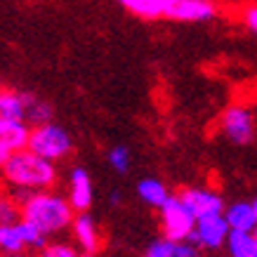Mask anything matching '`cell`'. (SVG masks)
I'll return each mask as SVG.
<instances>
[{
	"label": "cell",
	"mask_w": 257,
	"mask_h": 257,
	"mask_svg": "<svg viewBox=\"0 0 257 257\" xmlns=\"http://www.w3.org/2000/svg\"><path fill=\"white\" fill-rule=\"evenodd\" d=\"M19 208H22V219L33 222L47 236H57L71 229L73 217H76V210L71 205L69 196L57 194L52 189L26 194V198L19 201Z\"/></svg>",
	"instance_id": "6da1fadb"
},
{
	"label": "cell",
	"mask_w": 257,
	"mask_h": 257,
	"mask_svg": "<svg viewBox=\"0 0 257 257\" xmlns=\"http://www.w3.org/2000/svg\"><path fill=\"white\" fill-rule=\"evenodd\" d=\"M0 177L12 187V191H43L55 187L57 168L52 161L33 154L31 149H19L8 154Z\"/></svg>",
	"instance_id": "7a4b0ae2"
},
{
	"label": "cell",
	"mask_w": 257,
	"mask_h": 257,
	"mask_svg": "<svg viewBox=\"0 0 257 257\" xmlns=\"http://www.w3.org/2000/svg\"><path fill=\"white\" fill-rule=\"evenodd\" d=\"M26 149H31L33 154L57 163V161H64L73 151V140H71V135L64 130L62 125L50 120V123L43 125H33L31 133H29Z\"/></svg>",
	"instance_id": "3957f363"
},
{
	"label": "cell",
	"mask_w": 257,
	"mask_h": 257,
	"mask_svg": "<svg viewBox=\"0 0 257 257\" xmlns=\"http://www.w3.org/2000/svg\"><path fill=\"white\" fill-rule=\"evenodd\" d=\"M161 231L172 241H191L196 229V215L179 196H170L168 203L161 208Z\"/></svg>",
	"instance_id": "277c9868"
},
{
	"label": "cell",
	"mask_w": 257,
	"mask_h": 257,
	"mask_svg": "<svg viewBox=\"0 0 257 257\" xmlns=\"http://www.w3.org/2000/svg\"><path fill=\"white\" fill-rule=\"evenodd\" d=\"M229 234H231V226L226 222L224 212L205 215V217L196 219V229H194V236H191V243H196L198 248H205V250H217V248H222V245H226Z\"/></svg>",
	"instance_id": "5b68a950"
},
{
	"label": "cell",
	"mask_w": 257,
	"mask_h": 257,
	"mask_svg": "<svg viewBox=\"0 0 257 257\" xmlns=\"http://www.w3.org/2000/svg\"><path fill=\"white\" fill-rule=\"evenodd\" d=\"M219 127L224 133L226 140H231L234 144H250L255 140V118L250 113V109L234 104L222 113Z\"/></svg>",
	"instance_id": "8992f818"
},
{
	"label": "cell",
	"mask_w": 257,
	"mask_h": 257,
	"mask_svg": "<svg viewBox=\"0 0 257 257\" xmlns=\"http://www.w3.org/2000/svg\"><path fill=\"white\" fill-rule=\"evenodd\" d=\"M215 12L212 0H163V17L172 22H208Z\"/></svg>",
	"instance_id": "52a82bcc"
},
{
	"label": "cell",
	"mask_w": 257,
	"mask_h": 257,
	"mask_svg": "<svg viewBox=\"0 0 257 257\" xmlns=\"http://www.w3.org/2000/svg\"><path fill=\"white\" fill-rule=\"evenodd\" d=\"M94 191H92V177L85 168H71L69 172V201L76 212H87L92 205Z\"/></svg>",
	"instance_id": "ba28073f"
},
{
	"label": "cell",
	"mask_w": 257,
	"mask_h": 257,
	"mask_svg": "<svg viewBox=\"0 0 257 257\" xmlns=\"http://www.w3.org/2000/svg\"><path fill=\"white\" fill-rule=\"evenodd\" d=\"M179 198L189 205V210L194 212L196 217H205V215H217V212H224V201L222 196L210 191V189H196L189 187L184 189Z\"/></svg>",
	"instance_id": "9c48e42d"
},
{
	"label": "cell",
	"mask_w": 257,
	"mask_h": 257,
	"mask_svg": "<svg viewBox=\"0 0 257 257\" xmlns=\"http://www.w3.org/2000/svg\"><path fill=\"white\" fill-rule=\"evenodd\" d=\"M71 231H73V238H76V243H78V248L83 252H97V248H99V231H97V224L90 217V212H76Z\"/></svg>",
	"instance_id": "30bf717a"
},
{
	"label": "cell",
	"mask_w": 257,
	"mask_h": 257,
	"mask_svg": "<svg viewBox=\"0 0 257 257\" xmlns=\"http://www.w3.org/2000/svg\"><path fill=\"white\" fill-rule=\"evenodd\" d=\"M29 133H31V125L26 120L0 123V154H15L19 149H26Z\"/></svg>",
	"instance_id": "8fae6325"
},
{
	"label": "cell",
	"mask_w": 257,
	"mask_h": 257,
	"mask_svg": "<svg viewBox=\"0 0 257 257\" xmlns=\"http://www.w3.org/2000/svg\"><path fill=\"white\" fill-rule=\"evenodd\" d=\"M224 217L231 226V231H255L257 226V212L252 203L238 201L224 208Z\"/></svg>",
	"instance_id": "7c38bea8"
},
{
	"label": "cell",
	"mask_w": 257,
	"mask_h": 257,
	"mask_svg": "<svg viewBox=\"0 0 257 257\" xmlns=\"http://www.w3.org/2000/svg\"><path fill=\"white\" fill-rule=\"evenodd\" d=\"M137 196H140L142 203H147L149 208L161 210L165 203H168V198H170V191H168V187H165L161 179L144 177L137 182Z\"/></svg>",
	"instance_id": "4fadbf2b"
},
{
	"label": "cell",
	"mask_w": 257,
	"mask_h": 257,
	"mask_svg": "<svg viewBox=\"0 0 257 257\" xmlns=\"http://www.w3.org/2000/svg\"><path fill=\"white\" fill-rule=\"evenodd\" d=\"M52 104L36 97L33 92H24V120L31 125H43L52 120Z\"/></svg>",
	"instance_id": "5bb4252c"
},
{
	"label": "cell",
	"mask_w": 257,
	"mask_h": 257,
	"mask_svg": "<svg viewBox=\"0 0 257 257\" xmlns=\"http://www.w3.org/2000/svg\"><path fill=\"white\" fill-rule=\"evenodd\" d=\"M24 120V92L0 90V123Z\"/></svg>",
	"instance_id": "9a60e30c"
},
{
	"label": "cell",
	"mask_w": 257,
	"mask_h": 257,
	"mask_svg": "<svg viewBox=\"0 0 257 257\" xmlns=\"http://www.w3.org/2000/svg\"><path fill=\"white\" fill-rule=\"evenodd\" d=\"M226 250L231 257H257V234L255 231H231Z\"/></svg>",
	"instance_id": "2e32d148"
},
{
	"label": "cell",
	"mask_w": 257,
	"mask_h": 257,
	"mask_svg": "<svg viewBox=\"0 0 257 257\" xmlns=\"http://www.w3.org/2000/svg\"><path fill=\"white\" fill-rule=\"evenodd\" d=\"M26 241L22 236V229H19V222L15 224H3L0 226V252L8 255H17V252H26Z\"/></svg>",
	"instance_id": "e0dca14e"
},
{
	"label": "cell",
	"mask_w": 257,
	"mask_h": 257,
	"mask_svg": "<svg viewBox=\"0 0 257 257\" xmlns=\"http://www.w3.org/2000/svg\"><path fill=\"white\" fill-rule=\"evenodd\" d=\"M116 3L140 19H161L163 17V0H116Z\"/></svg>",
	"instance_id": "ac0fdd59"
},
{
	"label": "cell",
	"mask_w": 257,
	"mask_h": 257,
	"mask_svg": "<svg viewBox=\"0 0 257 257\" xmlns=\"http://www.w3.org/2000/svg\"><path fill=\"white\" fill-rule=\"evenodd\" d=\"M19 229H22V236H24V241H26V248L29 250H43L47 245V238H50V236H47L43 229H38L33 222H29V219H19Z\"/></svg>",
	"instance_id": "d6986e66"
},
{
	"label": "cell",
	"mask_w": 257,
	"mask_h": 257,
	"mask_svg": "<svg viewBox=\"0 0 257 257\" xmlns=\"http://www.w3.org/2000/svg\"><path fill=\"white\" fill-rule=\"evenodd\" d=\"M142 257H179V241H172L168 236H161L151 241Z\"/></svg>",
	"instance_id": "ffe728a7"
},
{
	"label": "cell",
	"mask_w": 257,
	"mask_h": 257,
	"mask_svg": "<svg viewBox=\"0 0 257 257\" xmlns=\"http://www.w3.org/2000/svg\"><path fill=\"white\" fill-rule=\"evenodd\" d=\"M22 219V208L15 196L0 191V226L3 224H15Z\"/></svg>",
	"instance_id": "44dd1931"
},
{
	"label": "cell",
	"mask_w": 257,
	"mask_h": 257,
	"mask_svg": "<svg viewBox=\"0 0 257 257\" xmlns=\"http://www.w3.org/2000/svg\"><path fill=\"white\" fill-rule=\"evenodd\" d=\"M106 161L118 175H125V172L130 170V163H133V156H130V149L123 147V144H116L113 149H109V154H106Z\"/></svg>",
	"instance_id": "7402d4cb"
},
{
	"label": "cell",
	"mask_w": 257,
	"mask_h": 257,
	"mask_svg": "<svg viewBox=\"0 0 257 257\" xmlns=\"http://www.w3.org/2000/svg\"><path fill=\"white\" fill-rule=\"evenodd\" d=\"M38 257H83V255L71 243L55 241V243H47L43 250H38Z\"/></svg>",
	"instance_id": "603a6c76"
},
{
	"label": "cell",
	"mask_w": 257,
	"mask_h": 257,
	"mask_svg": "<svg viewBox=\"0 0 257 257\" xmlns=\"http://www.w3.org/2000/svg\"><path fill=\"white\" fill-rule=\"evenodd\" d=\"M243 24L252 33H257V5H250V8L243 10Z\"/></svg>",
	"instance_id": "cb8c5ba5"
},
{
	"label": "cell",
	"mask_w": 257,
	"mask_h": 257,
	"mask_svg": "<svg viewBox=\"0 0 257 257\" xmlns=\"http://www.w3.org/2000/svg\"><path fill=\"white\" fill-rule=\"evenodd\" d=\"M109 201H111V205H123V194L120 191H111Z\"/></svg>",
	"instance_id": "d4e9b609"
},
{
	"label": "cell",
	"mask_w": 257,
	"mask_h": 257,
	"mask_svg": "<svg viewBox=\"0 0 257 257\" xmlns=\"http://www.w3.org/2000/svg\"><path fill=\"white\" fill-rule=\"evenodd\" d=\"M5 158H8V154H0V170H3V163H5Z\"/></svg>",
	"instance_id": "484cf974"
},
{
	"label": "cell",
	"mask_w": 257,
	"mask_h": 257,
	"mask_svg": "<svg viewBox=\"0 0 257 257\" xmlns=\"http://www.w3.org/2000/svg\"><path fill=\"white\" fill-rule=\"evenodd\" d=\"M8 257H33V255H26V252H17V255H8Z\"/></svg>",
	"instance_id": "4316f807"
},
{
	"label": "cell",
	"mask_w": 257,
	"mask_h": 257,
	"mask_svg": "<svg viewBox=\"0 0 257 257\" xmlns=\"http://www.w3.org/2000/svg\"><path fill=\"white\" fill-rule=\"evenodd\" d=\"M83 257H94V252H83Z\"/></svg>",
	"instance_id": "83f0119b"
},
{
	"label": "cell",
	"mask_w": 257,
	"mask_h": 257,
	"mask_svg": "<svg viewBox=\"0 0 257 257\" xmlns=\"http://www.w3.org/2000/svg\"><path fill=\"white\" fill-rule=\"evenodd\" d=\"M252 208H255V212H257V198H255V201H252Z\"/></svg>",
	"instance_id": "f1b7e54d"
},
{
	"label": "cell",
	"mask_w": 257,
	"mask_h": 257,
	"mask_svg": "<svg viewBox=\"0 0 257 257\" xmlns=\"http://www.w3.org/2000/svg\"><path fill=\"white\" fill-rule=\"evenodd\" d=\"M255 234H257V226H255Z\"/></svg>",
	"instance_id": "f546056e"
}]
</instances>
